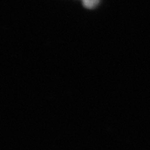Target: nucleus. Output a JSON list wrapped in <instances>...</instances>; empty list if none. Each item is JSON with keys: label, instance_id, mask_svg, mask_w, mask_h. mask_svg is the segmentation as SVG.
I'll return each mask as SVG.
<instances>
[{"label": "nucleus", "instance_id": "obj_1", "mask_svg": "<svg viewBox=\"0 0 150 150\" xmlns=\"http://www.w3.org/2000/svg\"><path fill=\"white\" fill-rule=\"evenodd\" d=\"M83 6L87 8H93L98 5L100 0H81Z\"/></svg>", "mask_w": 150, "mask_h": 150}]
</instances>
